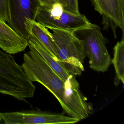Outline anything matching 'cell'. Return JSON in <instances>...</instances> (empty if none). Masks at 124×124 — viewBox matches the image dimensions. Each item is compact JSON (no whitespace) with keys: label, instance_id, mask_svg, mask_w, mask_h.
<instances>
[{"label":"cell","instance_id":"cell-1","mask_svg":"<svg viewBox=\"0 0 124 124\" xmlns=\"http://www.w3.org/2000/svg\"><path fill=\"white\" fill-rule=\"evenodd\" d=\"M35 90L14 57L0 50V93L22 101L33 97Z\"/></svg>","mask_w":124,"mask_h":124},{"label":"cell","instance_id":"cell-14","mask_svg":"<svg viewBox=\"0 0 124 124\" xmlns=\"http://www.w3.org/2000/svg\"><path fill=\"white\" fill-rule=\"evenodd\" d=\"M63 9L74 14H79L78 0H59Z\"/></svg>","mask_w":124,"mask_h":124},{"label":"cell","instance_id":"cell-3","mask_svg":"<svg viewBox=\"0 0 124 124\" xmlns=\"http://www.w3.org/2000/svg\"><path fill=\"white\" fill-rule=\"evenodd\" d=\"M72 33L82 43L89 59L90 68L98 72L106 71L112 62L106 45L107 39L102 34L100 27L91 23Z\"/></svg>","mask_w":124,"mask_h":124},{"label":"cell","instance_id":"cell-7","mask_svg":"<svg viewBox=\"0 0 124 124\" xmlns=\"http://www.w3.org/2000/svg\"><path fill=\"white\" fill-rule=\"evenodd\" d=\"M6 124H68L79 122L76 118L62 114L41 111L0 112Z\"/></svg>","mask_w":124,"mask_h":124},{"label":"cell","instance_id":"cell-16","mask_svg":"<svg viewBox=\"0 0 124 124\" xmlns=\"http://www.w3.org/2000/svg\"><path fill=\"white\" fill-rule=\"evenodd\" d=\"M122 10L124 11V0H120Z\"/></svg>","mask_w":124,"mask_h":124},{"label":"cell","instance_id":"cell-5","mask_svg":"<svg viewBox=\"0 0 124 124\" xmlns=\"http://www.w3.org/2000/svg\"><path fill=\"white\" fill-rule=\"evenodd\" d=\"M35 21L50 30L56 29L71 32L91 24L85 15L66 11L59 3L50 7L40 6Z\"/></svg>","mask_w":124,"mask_h":124},{"label":"cell","instance_id":"cell-15","mask_svg":"<svg viewBox=\"0 0 124 124\" xmlns=\"http://www.w3.org/2000/svg\"><path fill=\"white\" fill-rule=\"evenodd\" d=\"M0 19L4 22H8L7 0H0Z\"/></svg>","mask_w":124,"mask_h":124},{"label":"cell","instance_id":"cell-4","mask_svg":"<svg viewBox=\"0 0 124 124\" xmlns=\"http://www.w3.org/2000/svg\"><path fill=\"white\" fill-rule=\"evenodd\" d=\"M59 62L73 75H80L85 71L83 63L86 56L82 43L72 32L51 29Z\"/></svg>","mask_w":124,"mask_h":124},{"label":"cell","instance_id":"cell-17","mask_svg":"<svg viewBox=\"0 0 124 124\" xmlns=\"http://www.w3.org/2000/svg\"><path fill=\"white\" fill-rule=\"evenodd\" d=\"M44 0V1H51L53 0Z\"/></svg>","mask_w":124,"mask_h":124},{"label":"cell","instance_id":"cell-12","mask_svg":"<svg viewBox=\"0 0 124 124\" xmlns=\"http://www.w3.org/2000/svg\"><path fill=\"white\" fill-rule=\"evenodd\" d=\"M28 35L29 45L32 46L39 53L59 77L65 82L71 74L61 62L55 60L49 51L36 38L30 34Z\"/></svg>","mask_w":124,"mask_h":124},{"label":"cell","instance_id":"cell-10","mask_svg":"<svg viewBox=\"0 0 124 124\" xmlns=\"http://www.w3.org/2000/svg\"><path fill=\"white\" fill-rule=\"evenodd\" d=\"M28 40L0 19V48L5 53L15 54L25 50Z\"/></svg>","mask_w":124,"mask_h":124},{"label":"cell","instance_id":"cell-2","mask_svg":"<svg viewBox=\"0 0 124 124\" xmlns=\"http://www.w3.org/2000/svg\"><path fill=\"white\" fill-rule=\"evenodd\" d=\"M30 50L25 53L22 67L31 82L42 85L61 104L64 82L59 77L38 52L30 45Z\"/></svg>","mask_w":124,"mask_h":124},{"label":"cell","instance_id":"cell-6","mask_svg":"<svg viewBox=\"0 0 124 124\" xmlns=\"http://www.w3.org/2000/svg\"><path fill=\"white\" fill-rule=\"evenodd\" d=\"M80 90L75 76L70 75L64 82L61 105L69 116L79 121L88 117L92 114V107Z\"/></svg>","mask_w":124,"mask_h":124},{"label":"cell","instance_id":"cell-13","mask_svg":"<svg viewBox=\"0 0 124 124\" xmlns=\"http://www.w3.org/2000/svg\"><path fill=\"white\" fill-rule=\"evenodd\" d=\"M122 38L114 48V58L112 59L116 72V78L124 84V31Z\"/></svg>","mask_w":124,"mask_h":124},{"label":"cell","instance_id":"cell-9","mask_svg":"<svg viewBox=\"0 0 124 124\" xmlns=\"http://www.w3.org/2000/svg\"><path fill=\"white\" fill-rule=\"evenodd\" d=\"M94 9L103 18V23L110 24L115 29L119 27L124 31V11L120 0H90Z\"/></svg>","mask_w":124,"mask_h":124},{"label":"cell","instance_id":"cell-11","mask_svg":"<svg viewBox=\"0 0 124 124\" xmlns=\"http://www.w3.org/2000/svg\"><path fill=\"white\" fill-rule=\"evenodd\" d=\"M25 26L28 34L36 38L49 51L55 60L59 61L52 33L37 22L30 19H26Z\"/></svg>","mask_w":124,"mask_h":124},{"label":"cell","instance_id":"cell-8","mask_svg":"<svg viewBox=\"0 0 124 124\" xmlns=\"http://www.w3.org/2000/svg\"><path fill=\"white\" fill-rule=\"evenodd\" d=\"M9 26L17 33L27 40L26 19L35 21L40 5L37 0H7Z\"/></svg>","mask_w":124,"mask_h":124}]
</instances>
